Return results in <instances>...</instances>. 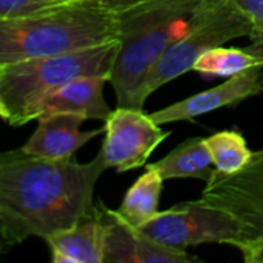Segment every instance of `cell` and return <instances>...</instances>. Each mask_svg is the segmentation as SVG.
<instances>
[{
	"instance_id": "1",
	"label": "cell",
	"mask_w": 263,
	"mask_h": 263,
	"mask_svg": "<svg viewBox=\"0 0 263 263\" xmlns=\"http://www.w3.org/2000/svg\"><path fill=\"white\" fill-rule=\"evenodd\" d=\"M105 170L99 154L79 163L32 157L22 148L0 153V228L9 248L32 236L45 239L86 214Z\"/></svg>"
},
{
	"instance_id": "2",
	"label": "cell",
	"mask_w": 263,
	"mask_h": 263,
	"mask_svg": "<svg viewBox=\"0 0 263 263\" xmlns=\"http://www.w3.org/2000/svg\"><path fill=\"white\" fill-rule=\"evenodd\" d=\"M119 39V15L100 0H68L0 20V66Z\"/></svg>"
},
{
	"instance_id": "3",
	"label": "cell",
	"mask_w": 263,
	"mask_h": 263,
	"mask_svg": "<svg viewBox=\"0 0 263 263\" xmlns=\"http://www.w3.org/2000/svg\"><path fill=\"white\" fill-rule=\"evenodd\" d=\"M208 0H148L119 12V51L109 83L117 106L137 108V92L163 52L183 37Z\"/></svg>"
},
{
	"instance_id": "4",
	"label": "cell",
	"mask_w": 263,
	"mask_h": 263,
	"mask_svg": "<svg viewBox=\"0 0 263 263\" xmlns=\"http://www.w3.org/2000/svg\"><path fill=\"white\" fill-rule=\"evenodd\" d=\"M119 51V39L63 54L31 59L0 66V99L8 111V123H29L31 109L48 94L88 76L109 80Z\"/></svg>"
},
{
	"instance_id": "5",
	"label": "cell",
	"mask_w": 263,
	"mask_h": 263,
	"mask_svg": "<svg viewBox=\"0 0 263 263\" xmlns=\"http://www.w3.org/2000/svg\"><path fill=\"white\" fill-rule=\"evenodd\" d=\"M253 23L234 0H208L191 29L171 45L143 80L136 105L143 108L146 99L165 83L193 71L196 60L206 51L239 37H250Z\"/></svg>"
},
{
	"instance_id": "6",
	"label": "cell",
	"mask_w": 263,
	"mask_h": 263,
	"mask_svg": "<svg viewBox=\"0 0 263 263\" xmlns=\"http://www.w3.org/2000/svg\"><path fill=\"white\" fill-rule=\"evenodd\" d=\"M206 205L228 213L240 228L239 248L245 262H263V149L239 171L214 168L200 197Z\"/></svg>"
},
{
	"instance_id": "7",
	"label": "cell",
	"mask_w": 263,
	"mask_h": 263,
	"mask_svg": "<svg viewBox=\"0 0 263 263\" xmlns=\"http://www.w3.org/2000/svg\"><path fill=\"white\" fill-rule=\"evenodd\" d=\"M139 230L149 239L177 250L200 243L237 247L240 236L239 223L228 213L206 205L202 199L159 211Z\"/></svg>"
},
{
	"instance_id": "8",
	"label": "cell",
	"mask_w": 263,
	"mask_h": 263,
	"mask_svg": "<svg viewBox=\"0 0 263 263\" xmlns=\"http://www.w3.org/2000/svg\"><path fill=\"white\" fill-rule=\"evenodd\" d=\"M170 134L143 108L117 106L105 120V140L99 156L106 168L131 171L143 166Z\"/></svg>"
},
{
	"instance_id": "9",
	"label": "cell",
	"mask_w": 263,
	"mask_h": 263,
	"mask_svg": "<svg viewBox=\"0 0 263 263\" xmlns=\"http://www.w3.org/2000/svg\"><path fill=\"white\" fill-rule=\"evenodd\" d=\"M106 223L103 263H193L197 257L185 250L162 245L137 227L128 223L117 210H109L100 202Z\"/></svg>"
},
{
	"instance_id": "10",
	"label": "cell",
	"mask_w": 263,
	"mask_h": 263,
	"mask_svg": "<svg viewBox=\"0 0 263 263\" xmlns=\"http://www.w3.org/2000/svg\"><path fill=\"white\" fill-rule=\"evenodd\" d=\"M263 92V66H253L240 74L228 77L223 83L176 102L151 114L154 122L166 125L180 120H191L223 106L237 105Z\"/></svg>"
},
{
	"instance_id": "11",
	"label": "cell",
	"mask_w": 263,
	"mask_h": 263,
	"mask_svg": "<svg viewBox=\"0 0 263 263\" xmlns=\"http://www.w3.org/2000/svg\"><path fill=\"white\" fill-rule=\"evenodd\" d=\"M105 236L106 223L97 203L72 225L51 233L43 240L54 263H103Z\"/></svg>"
},
{
	"instance_id": "12",
	"label": "cell",
	"mask_w": 263,
	"mask_h": 263,
	"mask_svg": "<svg viewBox=\"0 0 263 263\" xmlns=\"http://www.w3.org/2000/svg\"><path fill=\"white\" fill-rule=\"evenodd\" d=\"M83 122L85 119L76 114L57 112L42 116L37 119V128L22 146V151L39 159H71L83 145L105 133V128L80 131Z\"/></svg>"
},
{
	"instance_id": "13",
	"label": "cell",
	"mask_w": 263,
	"mask_h": 263,
	"mask_svg": "<svg viewBox=\"0 0 263 263\" xmlns=\"http://www.w3.org/2000/svg\"><path fill=\"white\" fill-rule=\"evenodd\" d=\"M108 82L102 76H88L76 79L65 86L52 91L43 97L29 112V122L37 120L42 116L48 114H76L85 120H106L111 114L103 97V86Z\"/></svg>"
},
{
	"instance_id": "14",
	"label": "cell",
	"mask_w": 263,
	"mask_h": 263,
	"mask_svg": "<svg viewBox=\"0 0 263 263\" xmlns=\"http://www.w3.org/2000/svg\"><path fill=\"white\" fill-rule=\"evenodd\" d=\"M149 165L157 170L163 180L199 179L206 182L214 171L213 160L202 137H193L182 142L163 159Z\"/></svg>"
},
{
	"instance_id": "15",
	"label": "cell",
	"mask_w": 263,
	"mask_h": 263,
	"mask_svg": "<svg viewBox=\"0 0 263 263\" xmlns=\"http://www.w3.org/2000/svg\"><path fill=\"white\" fill-rule=\"evenodd\" d=\"M163 179L151 165H146V171L133 183L126 191L119 214L131 225L140 228L149 219L159 213V202L163 188Z\"/></svg>"
},
{
	"instance_id": "16",
	"label": "cell",
	"mask_w": 263,
	"mask_h": 263,
	"mask_svg": "<svg viewBox=\"0 0 263 263\" xmlns=\"http://www.w3.org/2000/svg\"><path fill=\"white\" fill-rule=\"evenodd\" d=\"M253 66H263V63L250 51L245 48H227L220 45L202 54L196 60L193 71L199 72L205 79H228Z\"/></svg>"
},
{
	"instance_id": "17",
	"label": "cell",
	"mask_w": 263,
	"mask_h": 263,
	"mask_svg": "<svg viewBox=\"0 0 263 263\" xmlns=\"http://www.w3.org/2000/svg\"><path fill=\"white\" fill-rule=\"evenodd\" d=\"M203 145L210 153L213 165L220 173H236L242 170L253 157L243 134L237 129L216 133L203 139Z\"/></svg>"
},
{
	"instance_id": "18",
	"label": "cell",
	"mask_w": 263,
	"mask_h": 263,
	"mask_svg": "<svg viewBox=\"0 0 263 263\" xmlns=\"http://www.w3.org/2000/svg\"><path fill=\"white\" fill-rule=\"evenodd\" d=\"M250 17L253 23V32L250 35L251 43L245 46L253 55L263 63V0H234Z\"/></svg>"
},
{
	"instance_id": "19",
	"label": "cell",
	"mask_w": 263,
	"mask_h": 263,
	"mask_svg": "<svg viewBox=\"0 0 263 263\" xmlns=\"http://www.w3.org/2000/svg\"><path fill=\"white\" fill-rule=\"evenodd\" d=\"M68 0H0V20L42 11Z\"/></svg>"
},
{
	"instance_id": "20",
	"label": "cell",
	"mask_w": 263,
	"mask_h": 263,
	"mask_svg": "<svg viewBox=\"0 0 263 263\" xmlns=\"http://www.w3.org/2000/svg\"><path fill=\"white\" fill-rule=\"evenodd\" d=\"M145 2H148V0H100V3L106 9H109V11H112L116 14L123 12V11L133 8V6H137V5L145 3Z\"/></svg>"
},
{
	"instance_id": "21",
	"label": "cell",
	"mask_w": 263,
	"mask_h": 263,
	"mask_svg": "<svg viewBox=\"0 0 263 263\" xmlns=\"http://www.w3.org/2000/svg\"><path fill=\"white\" fill-rule=\"evenodd\" d=\"M6 248H9V245H8V242H6V239H5V234H3V231H2V228H0V253L5 251Z\"/></svg>"
},
{
	"instance_id": "22",
	"label": "cell",
	"mask_w": 263,
	"mask_h": 263,
	"mask_svg": "<svg viewBox=\"0 0 263 263\" xmlns=\"http://www.w3.org/2000/svg\"><path fill=\"white\" fill-rule=\"evenodd\" d=\"M0 119L8 120V111H6V108H5V105H3V102H2V99H0Z\"/></svg>"
}]
</instances>
